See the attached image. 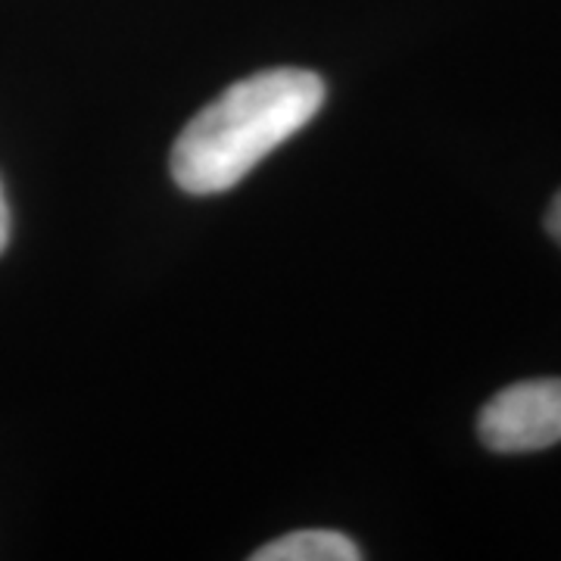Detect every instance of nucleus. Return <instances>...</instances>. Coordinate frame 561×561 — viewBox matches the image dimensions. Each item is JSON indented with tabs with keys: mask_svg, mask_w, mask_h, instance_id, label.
Segmentation results:
<instances>
[{
	"mask_svg": "<svg viewBox=\"0 0 561 561\" xmlns=\"http://www.w3.org/2000/svg\"><path fill=\"white\" fill-rule=\"evenodd\" d=\"M324 81L306 69H268L203 106L172 147V179L191 197L241 184L272 150L319 116Z\"/></svg>",
	"mask_w": 561,
	"mask_h": 561,
	"instance_id": "1",
	"label": "nucleus"
},
{
	"mask_svg": "<svg viewBox=\"0 0 561 561\" xmlns=\"http://www.w3.org/2000/svg\"><path fill=\"white\" fill-rule=\"evenodd\" d=\"M478 437L493 453H540L561 443V378L518 381L481 409Z\"/></svg>",
	"mask_w": 561,
	"mask_h": 561,
	"instance_id": "2",
	"label": "nucleus"
},
{
	"mask_svg": "<svg viewBox=\"0 0 561 561\" xmlns=\"http://www.w3.org/2000/svg\"><path fill=\"white\" fill-rule=\"evenodd\" d=\"M362 549L341 530H294L265 542L253 561H359Z\"/></svg>",
	"mask_w": 561,
	"mask_h": 561,
	"instance_id": "3",
	"label": "nucleus"
},
{
	"mask_svg": "<svg viewBox=\"0 0 561 561\" xmlns=\"http://www.w3.org/2000/svg\"><path fill=\"white\" fill-rule=\"evenodd\" d=\"M546 231L552 234V241L561 247V194L552 201L549 213H546Z\"/></svg>",
	"mask_w": 561,
	"mask_h": 561,
	"instance_id": "4",
	"label": "nucleus"
},
{
	"mask_svg": "<svg viewBox=\"0 0 561 561\" xmlns=\"http://www.w3.org/2000/svg\"><path fill=\"white\" fill-rule=\"evenodd\" d=\"M7 243H10V206H7L3 187H0V253L7 250Z\"/></svg>",
	"mask_w": 561,
	"mask_h": 561,
	"instance_id": "5",
	"label": "nucleus"
}]
</instances>
